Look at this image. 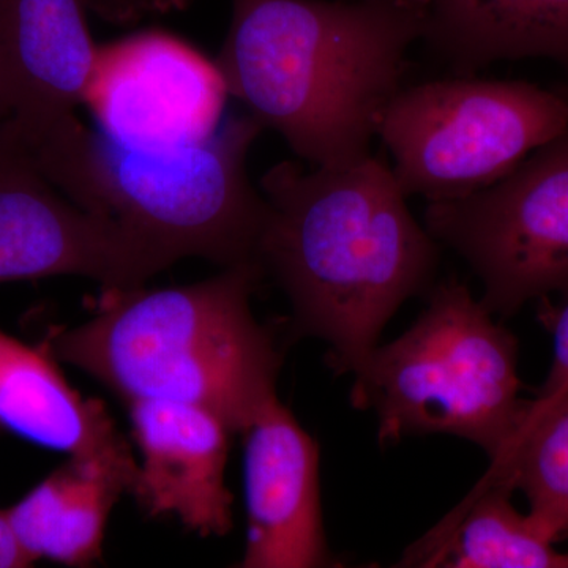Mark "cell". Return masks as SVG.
<instances>
[{"label":"cell","mask_w":568,"mask_h":568,"mask_svg":"<svg viewBox=\"0 0 568 568\" xmlns=\"http://www.w3.org/2000/svg\"><path fill=\"white\" fill-rule=\"evenodd\" d=\"M140 447L132 495L151 517L174 515L204 537L233 529L234 497L224 481L231 429L205 407L171 399L129 403Z\"/></svg>","instance_id":"cell-12"},{"label":"cell","mask_w":568,"mask_h":568,"mask_svg":"<svg viewBox=\"0 0 568 568\" xmlns=\"http://www.w3.org/2000/svg\"><path fill=\"white\" fill-rule=\"evenodd\" d=\"M173 264L140 235L74 204L0 122V283L81 275L126 291Z\"/></svg>","instance_id":"cell-8"},{"label":"cell","mask_w":568,"mask_h":568,"mask_svg":"<svg viewBox=\"0 0 568 568\" xmlns=\"http://www.w3.org/2000/svg\"><path fill=\"white\" fill-rule=\"evenodd\" d=\"M567 132L568 92L455 74L403 85L377 138L394 156L403 193L440 201L491 185Z\"/></svg>","instance_id":"cell-6"},{"label":"cell","mask_w":568,"mask_h":568,"mask_svg":"<svg viewBox=\"0 0 568 568\" xmlns=\"http://www.w3.org/2000/svg\"><path fill=\"white\" fill-rule=\"evenodd\" d=\"M263 275L260 264H242L186 286L104 291L92 320L44 339L126 403H189L242 433L276 395L278 351L250 308Z\"/></svg>","instance_id":"cell-3"},{"label":"cell","mask_w":568,"mask_h":568,"mask_svg":"<svg viewBox=\"0 0 568 568\" xmlns=\"http://www.w3.org/2000/svg\"><path fill=\"white\" fill-rule=\"evenodd\" d=\"M89 0H0V106L22 142L77 115L100 48Z\"/></svg>","instance_id":"cell-11"},{"label":"cell","mask_w":568,"mask_h":568,"mask_svg":"<svg viewBox=\"0 0 568 568\" xmlns=\"http://www.w3.org/2000/svg\"><path fill=\"white\" fill-rule=\"evenodd\" d=\"M264 126L234 115L203 141L144 152L93 132L78 119L24 142L37 166L85 211L140 235L170 256L222 267L260 264L267 201L246 173Z\"/></svg>","instance_id":"cell-4"},{"label":"cell","mask_w":568,"mask_h":568,"mask_svg":"<svg viewBox=\"0 0 568 568\" xmlns=\"http://www.w3.org/2000/svg\"><path fill=\"white\" fill-rule=\"evenodd\" d=\"M138 465L73 458L6 510L29 558L70 567L102 558L104 528L123 491H133Z\"/></svg>","instance_id":"cell-15"},{"label":"cell","mask_w":568,"mask_h":568,"mask_svg":"<svg viewBox=\"0 0 568 568\" xmlns=\"http://www.w3.org/2000/svg\"><path fill=\"white\" fill-rule=\"evenodd\" d=\"M388 2L399 3V6L414 7V9L425 10L426 0H388Z\"/></svg>","instance_id":"cell-21"},{"label":"cell","mask_w":568,"mask_h":568,"mask_svg":"<svg viewBox=\"0 0 568 568\" xmlns=\"http://www.w3.org/2000/svg\"><path fill=\"white\" fill-rule=\"evenodd\" d=\"M7 114L6 111L2 110V106H0V122L6 121Z\"/></svg>","instance_id":"cell-22"},{"label":"cell","mask_w":568,"mask_h":568,"mask_svg":"<svg viewBox=\"0 0 568 568\" xmlns=\"http://www.w3.org/2000/svg\"><path fill=\"white\" fill-rule=\"evenodd\" d=\"M242 435L248 537L241 567L334 566L321 517L316 440L276 395Z\"/></svg>","instance_id":"cell-10"},{"label":"cell","mask_w":568,"mask_h":568,"mask_svg":"<svg viewBox=\"0 0 568 568\" xmlns=\"http://www.w3.org/2000/svg\"><path fill=\"white\" fill-rule=\"evenodd\" d=\"M424 224L480 278L491 315L568 297V132L485 189L428 201Z\"/></svg>","instance_id":"cell-7"},{"label":"cell","mask_w":568,"mask_h":568,"mask_svg":"<svg viewBox=\"0 0 568 568\" xmlns=\"http://www.w3.org/2000/svg\"><path fill=\"white\" fill-rule=\"evenodd\" d=\"M0 425L73 458L134 463L106 407L67 383L47 339L31 347L0 332Z\"/></svg>","instance_id":"cell-13"},{"label":"cell","mask_w":568,"mask_h":568,"mask_svg":"<svg viewBox=\"0 0 568 568\" xmlns=\"http://www.w3.org/2000/svg\"><path fill=\"white\" fill-rule=\"evenodd\" d=\"M510 489L481 481L463 504L457 521L440 526L425 547L410 549L403 566L452 568H568L559 552L528 515L511 506Z\"/></svg>","instance_id":"cell-16"},{"label":"cell","mask_w":568,"mask_h":568,"mask_svg":"<svg viewBox=\"0 0 568 568\" xmlns=\"http://www.w3.org/2000/svg\"><path fill=\"white\" fill-rule=\"evenodd\" d=\"M425 10L388 0H233L215 67L230 97L312 168L372 155Z\"/></svg>","instance_id":"cell-2"},{"label":"cell","mask_w":568,"mask_h":568,"mask_svg":"<svg viewBox=\"0 0 568 568\" xmlns=\"http://www.w3.org/2000/svg\"><path fill=\"white\" fill-rule=\"evenodd\" d=\"M528 497L529 517L549 540L568 532V396L549 405L528 403L506 450L484 478Z\"/></svg>","instance_id":"cell-17"},{"label":"cell","mask_w":568,"mask_h":568,"mask_svg":"<svg viewBox=\"0 0 568 568\" xmlns=\"http://www.w3.org/2000/svg\"><path fill=\"white\" fill-rule=\"evenodd\" d=\"M552 334V364L549 375L534 402L549 405L568 396V297L566 304L545 316Z\"/></svg>","instance_id":"cell-18"},{"label":"cell","mask_w":568,"mask_h":568,"mask_svg":"<svg viewBox=\"0 0 568 568\" xmlns=\"http://www.w3.org/2000/svg\"><path fill=\"white\" fill-rule=\"evenodd\" d=\"M230 93L215 63L162 32L100 48L85 103L100 132L144 152H164L211 136Z\"/></svg>","instance_id":"cell-9"},{"label":"cell","mask_w":568,"mask_h":568,"mask_svg":"<svg viewBox=\"0 0 568 568\" xmlns=\"http://www.w3.org/2000/svg\"><path fill=\"white\" fill-rule=\"evenodd\" d=\"M183 2L185 0H89V9L106 20L125 22L173 10Z\"/></svg>","instance_id":"cell-19"},{"label":"cell","mask_w":568,"mask_h":568,"mask_svg":"<svg viewBox=\"0 0 568 568\" xmlns=\"http://www.w3.org/2000/svg\"><path fill=\"white\" fill-rule=\"evenodd\" d=\"M422 41L455 74L519 59L568 71V0H426Z\"/></svg>","instance_id":"cell-14"},{"label":"cell","mask_w":568,"mask_h":568,"mask_svg":"<svg viewBox=\"0 0 568 568\" xmlns=\"http://www.w3.org/2000/svg\"><path fill=\"white\" fill-rule=\"evenodd\" d=\"M33 560L18 544L6 510H0V568H22L32 566Z\"/></svg>","instance_id":"cell-20"},{"label":"cell","mask_w":568,"mask_h":568,"mask_svg":"<svg viewBox=\"0 0 568 568\" xmlns=\"http://www.w3.org/2000/svg\"><path fill=\"white\" fill-rule=\"evenodd\" d=\"M261 190V267L290 298L295 332L323 339L332 368L353 373L396 310L432 283L439 244L373 155L343 168L282 162Z\"/></svg>","instance_id":"cell-1"},{"label":"cell","mask_w":568,"mask_h":568,"mask_svg":"<svg viewBox=\"0 0 568 568\" xmlns=\"http://www.w3.org/2000/svg\"><path fill=\"white\" fill-rule=\"evenodd\" d=\"M353 375L351 402L376 414L381 443L440 433L495 462L528 409L517 338L457 280L437 284L416 324L376 346Z\"/></svg>","instance_id":"cell-5"}]
</instances>
